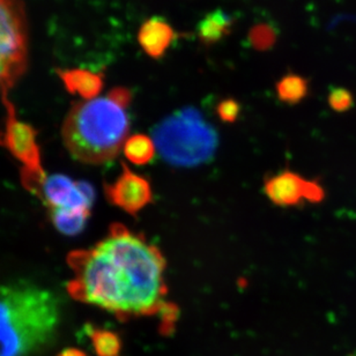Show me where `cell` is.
I'll use <instances>...</instances> for the list:
<instances>
[{
	"instance_id": "7a4b0ae2",
	"label": "cell",
	"mask_w": 356,
	"mask_h": 356,
	"mask_svg": "<svg viewBox=\"0 0 356 356\" xmlns=\"http://www.w3.org/2000/svg\"><path fill=\"white\" fill-rule=\"evenodd\" d=\"M62 305L48 288L31 281L0 284V356H35L58 334Z\"/></svg>"
},
{
	"instance_id": "52a82bcc",
	"label": "cell",
	"mask_w": 356,
	"mask_h": 356,
	"mask_svg": "<svg viewBox=\"0 0 356 356\" xmlns=\"http://www.w3.org/2000/svg\"><path fill=\"white\" fill-rule=\"evenodd\" d=\"M36 197L51 209H92L95 193L86 181H76L64 175L48 176Z\"/></svg>"
},
{
	"instance_id": "30bf717a",
	"label": "cell",
	"mask_w": 356,
	"mask_h": 356,
	"mask_svg": "<svg viewBox=\"0 0 356 356\" xmlns=\"http://www.w3.org/2000/svg\"><path fill=\"white\" fill-rule=\"evenodd\" d=\"M174 38L175 31L170 24L162 17H154L141 24L138 42L151 58L159 59L167 52Z\"/></svg>"
},
{
	"instance_id": "ffe728a7",
	"label": "cell",
	"mask_w": 356,
	"mask_h": 356,
	"mask_svg": "<svg viewBox=\"0 0 356 356\" xmlns=\"http://www.w3.org/2000/svg\"><path fill=\"white\" fill-rule=\"evenodd\" d=\"M59 356H86L83 352H80L79 350H74V348H69L65 350L63 353L59 354Z\"/></svg>"
},
{
	"instance_id": "ac0fdd59",
	"label": "cell",
	"mask_w": 356,
	"mask_h": 356,
	"mask_svg": "<svg viewBox=\"0 0 356 356\" xmlns=\"http://www.w3.org/2000/svg\"><path fill=\"white\" fill-rule=\"evenodd\" d=\"M329 103L333 110L338 113H343L353 106V96L347 89L337 87L330 92Z\"/></svg>"
},
{
	"instance_id": "6da1fadb",
	"label": "cell",
	"mask_w": 356,
	"mask_h": 356,
	"mask_svg": "<svg viewBox=\"0 0 356 356\" xmlns=\"http://www.w3.org/2000/svg\"><path fill=\"white\" fill-rule=\"evenodd\" d=\"M67 265L73 277L66 289L76 301L95 305L122 322L158 314L163 321H175L177 308L165 301V256L122 223L111 225L92 248L71 251Z\"/></svg>"
},
{
	"instance_id": "5b68a950",
	"label": "cell",
	"mask_w": 356,
	"mask_h": 356,
	"mask_svg": "<svg viewBox=\"0 0 356 356\" xmlns=\"http://www.w3.org/2000/svg\"><path fill=\"white\" fill-rule=\"evenodd\" d=\"M29 62L27 12L21 0H0V94L24 76Z\"/></svg>"
},
{
	"instance_id": "9c48e42d",
	"label": "cell",
	"mask_w": 356,
	"mask_h": 356,
	"mask_svg": "<svg viewBox=\"0 0 356 356\" xmlns=\"http://www.w3.org/2000/svg\"><path fill=\"white\" fill-rule=\"evenodd\" d=\"M265 193L277 206H295L307 200L319 202L324 198V190L317 181H308L291 172H280L265 181Z\"/></svg>"
},
{
	"instance_id": "4fadbf2b",
	"label": "cell",
	"mask_w": 356,
	"mask_h": 356,
	"mask_svg": "<svg viewBox=\"0 0 356 356\" xmlns=\"http://www.w3.org/2000/svg\"><path fill=\"white\" fill-rule=\"evenodd\" d=\"M49 216L52 225L59 233L73 236L83 232L90 216V209H51Z\"/></svg>"
},
{
	"instance_id": "5bb4252c",
	"label": "cell",
	"mask_w": 356,
	"mask_h": 356,
	"mask_svg": "<svg viewBox=\"0 0 356 356\" xmlns=\"http://www.w3.org/2000/svg\"><path fill=\"white\" fill-rule=\"evenodd\" d=\"M124 155L134 165H147L155 155V144L146 134H134L123 146Z\"/></svg>"
},
{
	"instance_id": "2e32d148",
	"label": "cell",
	"mask_w": 356,
	"mask_h": 356,
	"mask_svg": "<svg viewBox=\"0 0 356 356\" xmlns=\"http://www.w3.org/2000/svg\"><path fill=\"white\" fill-rule=\"evenodd\" d=\"M92 345L99 356H117L120 354V340L116 333L106 330H92L90 332Z\"/></svg>"
},
{
	"instance_id": "ba28073f",
	"label": "cell",
	"mask_w": 356,
	"mask_h": 356,
	"mask_svg": "<svg viewBox=\"0 0 356 356\" xmlns=\"http://www.w3.org/2000/svg\"><path fill=\"white\" fill-rule=\"evenodd\" d=\"M104 193L111 205L136 216L152 202L153 192L146 178L131 172L127 163H122V174L116 181L104 184Z\"/></svg>"
},
{
	"instance_id": "d6986e66",
	"label": "cell",
	"mask_w": 356,
	"mask_h": 356,
	"mask_svg": "<svg viewBox=\"0 0 356 356\" xmlns=\"http://www.w3.org/2000/svg\"><path fill=\"white\" fill-rule=\"evenodd\" d=\"M216 113H218L220 120L225 122V123H235L237 118L240 117V103L234 99H223L216 106Z\"/></svg>"
},
{
	"instance_id": "7c38bea8",
	"label": "cell",
	"mask_w": 356,
	"mask_h": 356,
	"mask_svg": "<svg viewBox=\"0 0 356 356\" xmlns=\"http://www.w3.org/2000/svg\"><path fill=\"white\" fill-rule=\"evenodd\" d=\"M232 17L221 10L207 14L198 24V38L205 45H213L229 34L233 27Z\"/></svg>"
},
{
	"instance_id": "e0dca14e",
	"label": "cell",
	"mask_w": 356,
	"mask_h": 356,
	"mask_svg": "<svg viewBox=\"0 0 356 356\" xmlns=\"http://www.w3.org/2000/svg\"><path fill=\"white\" fill-rule=\"evenodd\" d=\"M277 34L270 24H258L250 33V41L258 50H266L274 44Z\"/></svg>"
},
{
	"instance_id": "3957f363",
	"label": "cell",
	"mask_w": 356,
	"mask_h": 356,
	"mask_svg": "<svg viewBox=\"0 0 356 356\" xmlns=\"http://www.w3.org/2000/svg\"><path fill=\"white\" fill-rule=\"evenodd\" d=\"M127 106L110 92L74 103L62 127L71 156L87 165H103L117 158L130 132Z\"/></svg>"
},
{
	"instance_id": "277c9868",
	"label": "cell",
	"mask_w": 356,
	"mask_h": 356,
	"mask_svg": "<svg viewBox=\"0 0 356 356\" xmlns=\"http://www.w3.org/2000/svg\"><path fill=\"white\" fill-rule=\"evenodd\" d=\"M159 148L170 161L191 165L205 160L216 147V132L195 109L181 110L155 130Z\"/></svg>"
},
{
	"instance_id": "9a60e30c",
	"label": "cell",
	"mask_w": 356,
	"mask_h": 356,
	"mask_svg": "<svg viewBox=\"0 0 356 356\" xmlns=\"http://www.w3.org/2000/svg\"><path fill=\"white\" fill-rule=\"evenodd\" d=\"M277 95L282 102L294 106L301 102L308 95V80L303 76L288 73L277 83Z\"/></svg>"
},
{
	"instance_id": "8992f818",
	"label": "cell",
	"mask_w": 356,
	"mask_h": 356,
	"mask_svg": "<svg viewBox=\"0 0 356 356\" xmlns=\"http://www.w3.org/2000/svg\"><path fill=\"white\" fill-rule=\"evenodd\" d=\"M1 99L6 109V120L3 130L0 131V146L24 165L21 177H45L47 174L42 167L41 148L36 139L38 131L29 124L19 120L15 106L8 99V92H3Z\"/></svg>"
},
{
	"instance_id": "8fae6325",
	"label": "cell",
	"mask_w": 356,
	"mask_h": 356,
	"mask_svg": "<svg viewBox=\"0 0 356 356\" xmlns=\"http://www.w3.org/2000/svg\"><path fill=\"white\" fill-rule=\"evenodd\" d=\"M58 76L67 92L81 96L85 101L96 99L103 88L102 76L88 70H59Z\"/></svg>"
}]
</instances>
